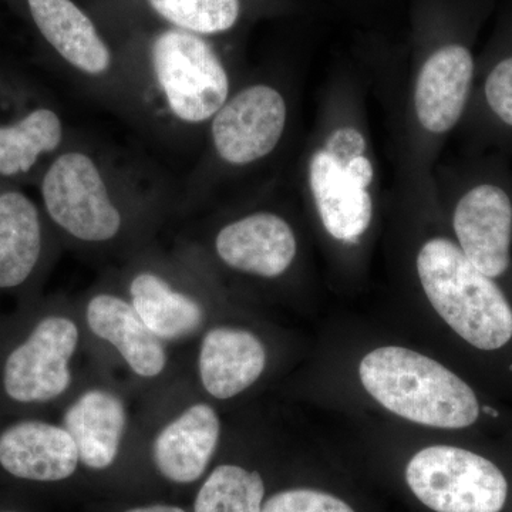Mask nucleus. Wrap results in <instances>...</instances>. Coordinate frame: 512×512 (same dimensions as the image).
Segmentation results:
<instances>
[{
    "mask_svg": "<svg viewBox=\"0 0 512 512\" xmlns=\"http://www.w3.org/2000/svg\"><path fill=\"white\" fill-rule=\"evenodd\" d=\"M45 247L42 215L28 195L0 192V289H15L29 281Z\"/></svg>",
    "mask_w": 512,
    "mask_h": 512,
    "instance_id": "nucleus-17",
    "label": "nucleus"
},
{
    "mask_svg": "<svg viewBox=\"0 0 512 512\" xmlns=\"http://www.w3.org/2000/svg\"><path fill=\"white\" fill-rule=\"evenodd\" d=\"M268 349L252 330L218 326L202 338L198 372L205 392L229 400L247 392L264 376Z\"/></svg>",
    "mask_w": 512,
    "mask_h": 512,
    "instance_id": "nucleus-12",
    "label": "nucleus"
},
{
    "mask_svg": "<svg viewBox=\"0 0 512 512\" xmlns=\"http://www.w3.org/2000/svg\"><path fill=\"white\" fill-rule=\"evenodd\" d=\"M410 282L441 340L440 356L512 404V299L464 256L446 225L417 235Z\"/></svg>",
    "mask_w": 512,
    "mask_h": 512,
    "instance_id": "nucleus-2",
    "label": "nucleus"
},
{
    "mask_svg": "<svg viewBox=\"0 0 512 512\" xmlns=\"http://www.w3.org/2000/svg\"><path fill=\"white\" fill-rule=\"evenodd\" d=\"M62 426L73 437L84 466L106 470L119 456L126 433V407L109 390H87L67 407Z\"/></svg>",
    "mask_w": 512,
    "mask_h": 512,
    "instance_id": "nucleus-15",
    "label": "nucleus"
},
{
    "mask_svg": "<svg viewBox=\"0 0 512 512\" xmlns=\"http://www.w3.org/2000/svg\"><path fill=\"white\" fill-rule=\"evenodd\" d=\"M40 194L47 217L67 237L106 245L123 237L131 212L144 207L147 192L109 158L76 143L47 165Z\"/></svg>",
    "mask_w": 512,
    "mask_h": 512,
    "instance_id": "nucleus-4",
    "label": "nucleus"
},
{
    "mask_svg": "<svg viewBox=\"0 0 512 512\" xmlns=\"http://www.w3.org/2000/svg\"><path fill=\"white\" fill-rule=\"evenodd\" d=\"M262 512H356L346 501L315 488L279 491L264 503Z\"/></svg>",
    "mask_w": 512,
    "mask_h": 512,
    "instance_id": "nucleus-21",
    "label": "nucleus"
},
{
    "mask_svg": "<svg viewBox=\"0 0 512 512\" xmlns=\"http://www.w3.org/2000/svg\"><path fill=\"white\" fill-rule=\"evenodd\" d=\"M128 296L147 328L161 340L187 338L201 328L205 309L157 269H138L128 282Z\"/></svg>",
    "mask_w": 512,
    "mask_h": 512,
    "instance_id": "nucleus-16",
    "label": "nucleus"
},
{
    "mask_svg": "<svg viewBox=\"0 0 512 512\" xmlns=\"http://www.w3.org/2000/svg\"><path fill=\"white\" fill-rule=\"evenodd\" d=\"M9 512H12V511H9Z\"/></svg>",
    "mask_w": 512,
    "mask_h": 512,
    "instance_id": "nucleus-24",
    "label": "nucleus"
},
{
    "mask_svg": "<svg viewBox=\"0 0 512 512\" xmlns=\"http://www.w3.org/2000/svg\"><path fill=\"white\" fill-rule=\"evenodd\" d=\"M79 345V329L67 316H46L16 346L3 365L6 396L20 404L59 399L72 383L70 360Z\"/></svg>",
    "mask_w": 512,
    "mask_h": 512,
    "instance_id": "nucleus-8",
    "label": "nucleus"
},
{
    "mask_svg": "<svg viewBox=\"0 0 512 512\" xmlns=\"http://www.w3.org/2000/svg\"><path fill=\"white\" fill-rule=\"evenodd\" d=\"M483 97L494 120L512 130V56L494 64L485 76Z\"/></svg>",
    "mask_w": 512,
    "mask_h": 512,
    "instance_id": "nucleus-22",
    "label": "nucleus"
},
{
    "mask_svg": "<svg viewBox=\"0 0 512 512\" xmlns=\"http://www.w3.org/2000/svg\"><path fill=\"white\" fill-rule=\"evenodd\" d=\"M264 498V478L258 471L222 464L202 484L194 512H262Z\"/></svg>",
    "mask_w": 512,
    "mask_h": 512,
    "instance_id": "nucleus-20",
    "label": "nucleus"
},
{
    "mask_svg": "<svg viewBox=\"0 0 512 512\" xmlns=\"http://www.w3.org/2000/svg\"><path fill=\"white\" fill-rule=\"evenodd\" d=\"M66 126L55 109L40 106L0 124V177L28 174L43 157H56L66 144Z\"/></svg>",
    "mask_w": 512,
    "mask_h": 512,
    "instance_id": "nucleus-18",
    "label": "nucleus"
},
{
    "mask_svg": "<svg viewBox=\"0 0 512 512\" xmlns=\"http://www.w3.org/2000/svg\"><path fill=\"white\" fill-rule=\"evenodd\" d=\"M410 84V123L424 143L443 140L466 114L476 79L470 49L450 43L431 52Z\"/></svg>",
    "mask_w": 512,
    "mask_h": 512,
    "instance_id": "nucleus-9",
    "label": "nucleus"
},
{
    "mask_svg": "<svg viewBox=\"0 0 512 512\" xmlns=\"http://www.w3.org/2000/svg\"><path fill=\"white\" fill-rule=\"evenodd\" d=\"M487 448L458 440L420 447L404 470L407 487L433 512H504L510 477Z\"/></svg>",
    "mask_w": 512,
    "mask_h": 512,
    "instance_id": "nucleus-7",
    "label": "nucleus"
},
{
    "mask_svg": "<svg viewBox=\"0 0 512 512\" xmlns=\"http://www.w3.org/2000/svg\"><path fill=\"white\" fill-rule=\"evenodd\" d=\"M212 251L235 274L276 281L295 268L301 245L288 217L256 208L225 221L212 238Z\"/></svg>",
    "mask_w": 512,
    "mask_h": 512,
    "instance_id": "nucleus-10",
    "label": "nucleus"
},
{
    "mask_svg": "<svg viewBox=\"0 0 512 512\" xmlns=\"http://www.w3.org/2000/svg\"><path fill=\"white\" fill-rule=\"evenodd\" d=\"M289 117L288 96L272 80L235 87L205 131L207 154L195 185L201 188L217 174L251 170L274 156L284 143Z\"/></svg>",
    "mask_w": 512,
    "mask_h": 512,
    "instance_id": "nucleus-6",
    "label": "nucleus"
},
{
    "mask_svg": "<svg viewBox=\"0 0 512 512\" xmlns=\"http://www.w3.org/2000/svg\"><path fill=\"white\" fill-rule=\"evenodd\" d=\"M86 320L94 335L114 346L137 376L153 379L164 372V345L130 301L114 293H97L87 303Z\"/></svg>",
    "mask_w": 512,
    "mask_h": 512,
    "instance_id": "nucleus-14",
    "label": "nucleus"
},
{
    "mask_svg": "<svg viewBox=\"0 0 512 512\" xmlns=\"http://www.w3.org/2000/svg\"><path fill=\"white\" fill-rule=\"evenodd\" d=\"M90 6L119 47L133 119L167 140L205 133L235 90L215 40L156 22L130 0H93Z\"/></svg>",
    "mask_w": 512,
    "mask_h": 512,
    "instance_id": "nucleus-1",
    "label": "nucleus"
},
{
    "mask_svg": "<svg viewBox=\"0 0 512 512\" xmlns=\"http://www.w3.org/2000/svg\"><path fill=\"white\" fill-rule=\"evenodd\" d=\"M151 19L215 40L232 32L244 15L242 0H130Z\"/></svg>",
    "mask_w": 512,
    "mask_h": 512,
    "instance_id": "nucleus-19",
    "label": "nucleus"
},
{
    "mask_svg": "<svg viewBox=\"0 0 512 512\" xmlns=\"http://www.w3.org/2000/svg\"><path fill=\"white\" fill-rule=\"evenodd\" d=\"M124 512H187L180 507H174V505H147V507L131 508Z\"/></svg>",
    "mask_w": 512,
    "mask_h": 512,
    "instance_id": "nucleus-23",
    "label": "nucleus"
},
{
    "mask_svg": "<svg viewBox=\"0 0 512 512\" xmlns=\"http://www.w3.org/2000/svg\"><path fill=\"white\" fill-rule=\"evenodd\" d=\"M37 35L83 86L133 119L119 47L92 6L79 0H22Z\"/></svg>",
    "mask_w": 512,
    "mask_h": 512,
    "instance_id": "nucleus-5",
    "label": "nucleus"
},
{
    "mask_svg": "<svg viewBox=\"0 0 512 512\" xmlns=\"http://www.w3.org/2000/svg\"><path fill=\"white\" fill-rule=\"evenodd\" d=\"M79 461L73 437L59 424L25 420L0 433V466L10 476L53 483L72 477Z\"/></svg>",
    "mask_w": 512,
    "mask_h": 512,
    "instance_id": "nucleus-11",
    "label": "nucleus"
},
{
    "mask_svg": "<svg viewBox=\"0 0 512 512\" xmlns=\"http://www.w3.org/2000/svg\"><path fill=\"white\" fill-rule=\"evenodd\" d=\"M303 190L320 235L330 248L365 247L377 218V164L365 124L357 114L330 110L303 163Z\"/></svg>",
    "mask_w": 512,
    "mask_h": 512,
    "instance_id": "nucleus-3",
    "label": "nucleus"
},
{
    "mask_svg": "<svg viewBox=\"0 0 512 512\" xmlns=\"http://www.w3.org/2000/svg\"><path fill=\"white\" fill-rule=\"evenodd\" d=\"M221 437V420L208 403L188 407L157 434L153 460L161 476L190 484L207 470Z\"/></svg>",
    "mask_w": 512,
    "mask_h": 512,
    "instance_id": "nucleus-13",
    "label": "nucleus"
}]
</instances>
